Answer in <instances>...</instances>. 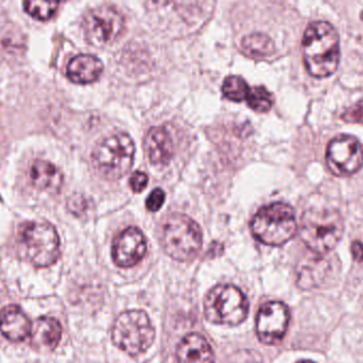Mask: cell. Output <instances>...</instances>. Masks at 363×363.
<instances>
[{
	"label": "cell",
	"instance_id": "1",
	"mask_svg": "<svg viewBox=\"0 0 363 363\" xmlns=\"http://www.w3.org/2000/svg\"><path fill=\"white\" fill-rule=\"evenodd\" d=\"M303 55L307 72L315 78L334 74L340 61L339 35L328 21L311 23L303 38Z\"/></svg>",
	"mask_w": 363,
	"mask_h": 363
},
{
	"label": "cell",
	"instance_id": "2",
	"mask_svg": "<svg viewBox=\"0 0 363 363\" xmlns=\"http://www.w3.org/2000/svg\"><path fill=\"white\" fill-rule=\"evenodd\" d=\"M343 233L345 222L336 209L311 208L303 215L301 238L313 253H330L342 238Z\"/></svg>",
	"mask_w": 363,
	"mask_h": 363
},
{
	"label": "cell",
	"instance_id": "3",
	"mask_svg": "<svg viewBox=\"0 0 363 363\" xmlns=\"http://www.w3.org/2000/svg\"><path fill=\"white\" fill-rule=\"evenodd\" d=\"M296 219L294 208L277 202L262 207L251 222L252 234L267 245H284L296 235Z\"/></svg>",
	"mask_w": 363,
	"mask_h": 363
},
{
	"label": "cell",
	"instance_id": "4",
	"mask_svg": "<svg viewBox=\"0 0 363 363\" xmlns=\"http://www.w3.org/2000/svg\"><path fill=\"white\" fill-rule=\"evenodd\" d=\"M135 155L133 140L128 134L118 133L108 136L91 153V161L98 174L108 180L123 178L131 169Z\"/></svg>",
	"mask_w": 363,
	"mask_h": 363
},
{
	"label": "cell",
	"instance_id": "5",
	"mask_svg": "<svg viewBox=\"0 0 363 363\" xmlns=\"http://www.w3.org/2000/svg\"><path fill=\"white\" fill-rule=\"evenodd\" d=\"M21 256L35 267H49L60 256V239L52 225L42 222L23 224L18 233Z\"/></svg>",
	"mask_w": 363,
	"mask_h": 363
},
{
	"label": "cell",
	"instance_id": "6",
	"mask_svg": "<svg viewBox=\"0 0 363 363\" xmlns=\"http://www.w3.org/2000/svg\"><path fill=\"white\" fill-rule=\"evenodd\" d=\"M113 342L131 356L145 353L155 338V328L145 311H130L121 313L113 326Z\"/></svg>",
	"mask_w": 363,
	"mask_h": 363
},
{
	"label": "cell",
	"instance_id": "7",
	"mask_svg": "<svg viewBox=\"0 0 363 363\" xmlns=\"http://www.w3.org/2000/svg\"><path fill=\"white\" fill-rule=\"evenodd\" d=\"M163 245L166 253L174 259H194L202 247V230L191 218L174 213L164 224Z\"/></svg>",
	"mask_w": 363,
	"mask_h": 363
},
{
	"label": "cell",
	"instance_id": "8",
	"mask_svg": "<svg viewBox=\"0 0 363 363\" xmlns=\"http://www.w3.org/2000/svg\"><path fill=\"white\" fill-rule=\"evenodd\" d=\"M247 298L235 286H217L205 298V317L211 323L238 325L247 318Z\"/></svg>",
	"mask_w": 363,
	"mask_h": 363
},
{
	"label": "cell",
	"instance_id": "9",
	"mask_svg": "<svg viewBox=\"0 0 363 363\" xmlns=\"http://www.w3.org/2000/svg\"><path fill=\"white\" fill-rule=\"evenodd\" d=\"M83 27L89 44L108 46L116 42L123 34L125 18L112 6H100L85 16Z\"/></svg>",
	"mask_w": 363,
	"mask_h": 363
},
{
	"label": "cell",
	"instance_id": "10",
	"mask_svg": "<svg viewBox=\"0 0 363 363\" xmlns=\"http://www.w3.org/2000/svg\"><path fill=\"white\" fill-rule=\"evenodd\" d=\"M326 164L335 176H353L363 165L362 144L353 136H337L328 144Z\"/></svg>",
	"mask_w": 363,
	"mask_h": 363
},
{
	"label": "cell",
	"instance_id": "11",
	"mask_svg": "<svg viewBox=\"0 0 363 363\" xmlns=\"http://www.w3.org/2000/svg\"><path fill=\"white\" fill-rule=\"evenodd\" d=\"M289 309L284 303L262 305L256 317V334L264 345H277L285 337L289 325Z\"/></svg>",
	"mask_w": 363,
	"mask_h": 363
},
{
	"label": "cell",
	"instance_id": "12",
	"mask_svg": "<svg viewBox=\"0 0 363 363\" xmlns=\"http://www.w3.org/2000/svg\"><path fill=\"white\" fill-rule=\"evenodd\" d=\"M328 254H313L305 258L298 267V285L301 289L320 288L336 275L338 262Z\"/></svg>",
	"mask_w": 363,
	"mask_h": 363
},
{
	"label": "cell",
	"instance_id": "13",
	"mask_svg": "<svg viewBox=\"0 0 363 363\" xmlns=\"http://www.w3.org/2000/svg\"><path fill=\"white\" fill-rule=\"evenodd\" d=\"M147 251V242L138 228H128L115 239L113 245V260L121 268L138 264Z\"/></svg>",
	"mask_w": 363,
	"mask_h": 363
},
{
	"label": "cell",
	"instance_id": "14",
	"mask_svg": "<svg viewBox=\"0 0 363 363\" xmlns=\"http://www.w3.org/2000/svg\"><path fill=\"white\" fill-rule=\"evenodd\" d=\"M32 323L26 313L15 305L0 311V332L12 342H21L31 335Z\"/></svg>",
	"mask_w": 363,
	"mask_h": 363
},
{
	"label": "cell",
	"instance_id": "15",
	"mask_svg": "<svg viewBox=\"0 0 363 363\" xmlns=\"http://www.w3.org/2000/svg\"><path fill=\"white\" fill-rule=\"evenodd\" d=\"M145 148L153 165H167L174 157V143L163 127H153L147 133Z\"/></svg>",
	"mask_w": 363,
	"mask_h": 363
},
{
	"label": "cell",
	"instance_id": "16",
	"mask_svg": "<svg viewBox=\"0 0 363 363\" xmlns=\"http://www.w3.org/2000/svg\"><path fill=\"white\" fill-rule=\"evenodd\" d=\"M178 363H213V349L204 337L189 334L182 339L177 349Z\"/></svg>",
	"mask_w": 363,
	"mask_h": 363
},
{
	"label": "cell",
	"instance_id": "17",
	"mask_svg": "<svg viewBox=\"0 0 363 363\" xmlns=\"http://www.w3.org/2000/svg\"><path fill=\"white\" fill-rule=\"evenodd\" d=\"M31 343L35 349L53 351L62 338V326L52 317L38 318L32 324Z\"/></svg>",
	"mask_w": 363,
	"mask_h": 363
},
{
	"label": "cell",
	"instance_id": "18",
	"mask_svg": "<svg viewBox=\"0 0 363 363\" xmlns=\"http://www.w3.org/2000/svg\"><path fill=\"white\" fill-rule=\"evenodd\" d=\"M104 64L98 57L89 55L74 57L67 66V77L77 84H89L99 79Z\"/></svg>",
	"mask_w": 363,
	"mask_h": 363
},
{
	"label": "cell",
	"instance_id": "19",
	"mask_svg": "<svg viewBox=\"0 0 363 363\" xmlns=\"http://www.w3.org/2000/svg\"><path fill=\"white\" fill-rule=\"evenodd\" d=\"M30 179L38 189L50 192L59 191L63 183V177L59 169L49 162L42 160H38L32 163L30 168Z\"/></svg>",
	"mask_w": 363,
	"mask_h": 363
},
{
	"label": "cell",
	"instance_id": "20",
	"mask_svg": "<svg viewBox=\"0 0 363 363\" xmlns=\"http://www.w3.org/2000/svg\"><path fill=\"white\" fill-rule=\"evenodd\" d=\"M241 51L253 59L270 57L275 51L274 43L267 34L253 33L241 40Z\"/></svg>",
	"mask_w": 363,
	"mask_h": 363
},
{
	"label": "cell",
	"instance_id": "21",
	"mask_svg": "<svg viewBox=\"0 0 363 363\" xmlns=\"http://www.w3.org/2000/svg\"><path fill=\"white\" fill-rule=\"evenodd\" d=\"M181 17L188 23H199L211 14L213 0H176Z\"/></svg>",
	"mask_w": 363,
	"mask_h": 363
},
{
	"label": "cell",
	"instance_id": "22",
	"mask_svg": "<svg viewBox=\"0 0 363 363\" xmlns=\"http://www.w3.org/2000/svg\"><path fill=\"white\" fill-rule=\"evenodd\" d=\"M60 0H25V9L33 18L47 21L57 12Z\"/></svg>",
	"mask_w": 363,
	"mask_h": 363
},
{
	"label": "cell",
	"instance_id": "23",
	"mask_svg": "<svg viewBox=\"0 0 363 363\" xmlns=\"http://www.w3.org/2000/svg\"><path fill=\"white\" fill-rule=\"evenodd\" d=\"M251 87L242 78L238 76H230L224 80L222 85V93L228 99L240 102L247 99Z\"/></svg>",
	"mask_w": 363,
	"mask_h": 363
},
{
	"label": "cell",
	"instance_id": "24",
	"mask_svg": "<svg viewBox=\"0 0 363 363\" xmlns=\"http://www.w3.org/2000/svg\"><path fill=\"white\" fill-rule=\"evenodd\" d=\"M245 101L252 110L258 113L269 112L273 104L272 95L264 86L251 87Z\"/></svg>",
	"mask_w": 363,
	"mask_h": 363
},
{
	"label": "cell",
	"instance_id": "25",
	"mask_svg": "<svg viewBox=\"0 0 363 363\" xmlns=\"http://www.w3.org/2000/svg\"><path fill=\"white\" fill-rule=\"evenodd\" d=\"M225 363H262V362H260L259 355L255 352L242 350L233 354Z\"/></svg>",
	"mask_w": 363,
	"mask_h": 363
},
{
	"label": "cell",
	"instance_id": "26",
	"mask_svg": "<svg viewBox=\"0 0 363 363\" xmlns=\"http://www.w3.org/2000/svg\"><path fill=\"white\" fill-rule=\"evenodd\" d=\"M166 194L161 188H157L151 192L146 201V207L148 211H157L162 208L165 203Z\"/></svg>",
	"mask_w": 363,
	"mask_h": 363
},
{
	"label": "cell",
	"instance_id": "27",
	"mask_svg": "<svg viewBox=\"0 0 363 363\" xmlns=\"http://www.w3.org/2000/svg\"><path fill=\"white\" fill-rule=\"evenodd\" d=\"M342 119L347 123H360L363 125V104H356L345 112Z\"/></svg>",
	"mask_w": 363,
	"mask_h": 363
},
{
	"label": "cell",
	"instance_id": "28",
	"mask_svg": "<svg viewBox=\"0 0 363 363\" xmlns=\"http://www.w3.org/2000/svg\"><path fill=\"white\" fill-rule=\"evenodd\" d=\"M147 184H148V177L142 172H134L130 179V185L134 192L143 191L146 188Z\"/></svg>",
	"mask_w": 363,
	"mask_h": 363
},
{
	"label": "cell",
	"instance_id": "29",
	"mask_svg": "<svg viewBox=\"0 0 363 363\" xmlns=\"http://www.w3.org/2000/svg\"><path fill=\"white\" fill-rule=\"evenodd\" d=\"M352 255L356 262H363V243L355 241L352 245Z\"/></svg>",
	"mask_w": 363,
	"mask_h": 363
},
{
	"label": "cell",
	"instance_id": "30",
	"mask_svg": "<svg viewBox=\"0 0 363 363\" xmlns=\"http://www.w3.org/2000/svg\"><path fill=\"white\" fill-rule=\"evenodd\" d=\"M149 6H155V8H161V6H166L169 4L172 0H147Z\"/></svg>",
	"mask_w": 363,
	"mask_h": 363
},
{
	"label": "cell",
	"instance_id": "31",
	"mask_svg": "<svg viewBox=\"0 0 363 363\" xmlns=\"http://www.w3.org/2000/svg\"><path fill=\"white\" fill-rule=\"evenodd\" d=\"M298 363H315L313 362H311V360H302V362Z\"/></svg>",
	"mask_w": 363,
	"mask_h": 363
}]
</instances>
